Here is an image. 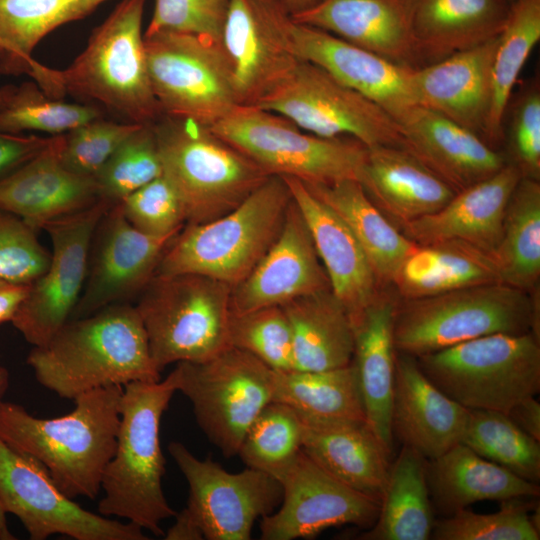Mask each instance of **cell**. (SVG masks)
<instances>
[{
	"label": "cell",
	"instance_id": "6da1fadb",
	"mask_svg": "<svg viewBox=\"0 0 540 540\" xmlns=\"http://www.w3.org/2000/svg\"><path fill=\"white\" fill-rule=\"evenodd\" d=\"M123 386L90 390L63 416L39 418L0 401V439L38 461L69 498L95 499L117 441Z\"/></svg>",
	"mask_w": 540,
	"mask_h": 540
},
{
	"label": "cell",
	"instance_id": "7a4b0ae2",
	"mask_svg": "<svg viewBox=\"0 0 540 540\" xmlns=\"http://www.w3.org/2000/svg\"><path fill=\"white\" fill-rule=\"evenodd\" d=\"M27 364L43 387L69 400L101 387L160 381L141 318L124 303L69 319L34 346Z\"/></svg>",
	"mask_w": 540,
	"mask_h": 540
},
{
	"label": "cell",
	"instance_id": "3957f363",
	"mask_svg": "<svg viewBox=\"0 0 540 540\" xmlns=\"http://www.w3.org/2000/svg\"><path fill=\"white\" fill-rule=\"evenodd\" d=\"M175 392L171 374L163 381L123 386L116 447L104 470L97 508L103 516L126 519L155 536H164L161 522L176 514L162 489L160 445L161 418Z\"/></svg>",
	"mask_w": 540,
	"mask_h": 540
},
{
	"label": "cell",
	"instance_id": "277c9868",
	"mask_svg": "<svg viewBox=\"0 0 540 540\" xmlns=\"http://www.w3.org/2000/svg\"><path fill=\"white\" fill-rule=\"evenodd\" d=\"M146 0H121L65 69H53L60 97L99 104L124 122L151 125L161 116L152 90L142 20Z\"/></svg>",
	"mask_w": 540,
	"mask_h": 540
},
{
	"label": "cell",
	"instance_id": "5b68a950",
	"mask_svg": "<svg viewBox=\"0 0 540 540\" xmlns=\"http://www.w3.org/2000/svg\"><path fill=\"white\" fill-rule=\"evenodd\" d=\"M291 201L284 179L270 176L227 214L186 224L168 244L155 275L200 274L233 288L272 246Z\"/></svg>",
	"mask_w": 540,
	"mask_h": 540
},
{
	"label": "cell",
	"instance_id": "8992f818",
	"mask_svg": "<svg viewBox=\"0 0 540 540\" xmlns=\"http://www.w3.org/2000/svg\"><path fill=\"white\" fill-rule=\"evenodd\" d=\"M504 283L477 285L417 299H399L393 326L398 353L418 357L496 334L540 338L539 299Z\"/></svg>",
	"mask_w": 540,
	"mask_h": 540
},
{
	"label": "cell",
	"instance_id": "52a82bcc",
	"mask_svg": "<svg viewBox=\"0 0 540 540\" xmlns=\"http://www.w3.org/2000/svg\"><path fill=\"white\" fill-rule=\"evenodd\" d=\"M153 128L162 175L178 194L187 224L227 214L270 177L210 127L162 115Z\"/></svg>",
	"mask_w": 540,
	"mask_h": 540
},
{
	"label": "cell",
	"instance_id": "ba28073f",
	"mask_svg": "<svg viewBox=\"0 0 540 540\" xmlns=\"http://www.w3.org/2000/svg\"><path fill=\"white\" fill-rule=\"evenodd\" d=\"M232 286L193 273L154 275L135 306L157 369L202 362L229 344Z\"/></svg>",
	"mask_w": 540,
	"mask_h": 540
},
{
	"label": "cell",
	"instance_id": "9c48e42d",
	"mask_svg": "<svg viewBox=\"0 0 540 540\" xmlns=\"http://www.w3.org/2000/svg\"><path fill=\"white\" fill-rule=\"evenodd\" d=\"M422 372L463 407L505 414L540 391V338L496 333L415 357Z\"/></svg>",
	"mask_w": 540,
	"mask_h": 540
},
{
	"label": "cell",
	"instance_id": "30bf717a",
	"mask_svg": "<svg viewBox=\"0 0 540 540\" xmlns=\"http://www.w3.org/2000/svg\"><path fill=\"white\" fill-rule=\"evenodd\" d=\"M210 129L268 175L305 184L359 182L367 156V147L354 138L303 132L288 118L258 106L237 105Z\"/></svg>",
	"mask_w": 540,
	"mask_h": 540
},
{
	"label": "cell",
	"instance_id": "8fae6325",
	"mask_svg": "<svg viewBox=\"0 0 540 540\" xmlns=\"http://www.w3.org/2000/svg\"><path fill=\"white\" fill-rule=\"evenodd\" d=\"M170 374L191 401L199 427L226 458L238 454L247 429L273 400L274 370L233 346L202 362H178Z\"/></svg>",
	"mask_w": 540,
	"mask_h": 540
},
{
	"label": "cell",
	"instance_id": "7c38bea8",
	"mask_svg": "<svg viewBox=\"0 0 540 540\" xmlns=\"http://www.w3.org/2000/svg\"><path fill=\"white\" fill-rule=\"evenodd\" d=\"M144 42L150 82L162 115L211 127L238 105L220 42L171 31L144 35Z\"/></svg>",
	"mask_w": 540,
	"mask_h": 540
},
{
	"label": "cell",
	"instance_id": "4fadbf2b",
	"mask_svg": "<svg viewBox=\"0 0 540 540\" xmlns=\"http://www.w3.org/2000/svg\"><path fill=\"white\" fill-rule=\"evenodd\" d=\"M255 106L317 136L351 137L366 147L402 145L400 125L387 111L305 60Z\"/></svg>",
	"mask_w": 540,
	"mask_h": 540
},
{
	"label": "cell",
	"instance_id": "5bb4252c",
	"mask_svg": "<svg viewBox=\"0 0 540 540\" xmlns=\"http://www.w3.org/2000/svg\"><path fill=\"white\" fill-rule=\"evenodd\" d=\"M0 501L23 524L31 540L61 534L75 540H147L131 522L90 512L66 496L32 457L0 439Z\"/></svg>",
	"mask_w": 540,
	"mask_h": 540
},
{
	"label": "cell",
	"instance_id": "9a60e30c",
	"mask_svg": "<svg viewBox=\"0 0 540 540\" xmlns=\"http://www.w3.org/2000/svg\"><path fill=\"white\" fill-rule=\"evenodd\" d=\"M111 206L99 199L42 228L49 234L53 248L49 266L30 284L11 320L33 346L46 344L70 319L83 291L95 230Z\"/></svg>",
	"mask_w": 540,
	"mask_h": 540
},
{
	"label": "cell",
	"instance_id": "2e32d148",
	"mask_svg": "<svg viewBox=\"0 0 540 540\" xmlns=\"http://www.w3.org/2000/svg\"><path fill=\"white\" fill-rule=\"evenodd\" d=\"M168 451L189 487L186 508L207 540H249L255 521L281 502L279 481L263 471L247 467L228 472L211 459H198L177 441L169 443Z\"/></svg>",
	"mask_w": 540,
	"mask_h": 540
},
{
	"label": "cell",
	"instance_id": "e0dca14e",
	"mask_svg": "<svg viewBox=\"0 0 540 540\" xmlns=\"http://www.w3.org/2000/svg\"><path fill=\"white\" fill-rule=\"evenodd\" d=\"M287 16L280 3L230 0L220 44L238 105H257L300 63L285 29Z\"/></svg>",
	"mask_w": 540,
	"mask_h": 540
},
{
	"label": "cell",
	"instance_id": "ac0fdd59",
	"mask_svg": "<svg viewBox=\"0 0 540 540\" xmlns=\"http://www.w3.org/2000/svg\"><path fill=\"white\" fill-rule=\"evenodd\" d=\"M282 487L277 511L261 518L262 540L313 538L345 524L371 527L380 504L334 478L301 449L276 478Z\"/></svg>",
	"mask_w": 540,
	"mask_h": 540
},
{
	"label": "cell",
	"instance_id": "d6986e66",
	"mask_svg": "<svg viewBox=\"0 0 540 540\" xmlns=\"http://www.w3.org/2000/svg\"><path fill=\"white\" fill-rule=\"evenodd\" d=\"M176 235L143 233L125 218L118 204L111 206L95 230L88 280L70 319L90 315L142 291Z\"/></svg>",
	"mask_w": 540,
	"mask_h": 540
},
{
	"label": "cell",
	"instance_id": "ffe728a7",
	"mask_svg": "<svg viewBox=\"0 0 540 540\" xmlns=\"http://www.w3.org/2000/svg\"><path fill=\"white\" fill-rule=\"evenodd\" d=\"M331 289L308 226L293 199L281 231L258 264L231 292V313L282 306Z\"/></svg>",
	"mask_w": 540,
	"mask_h": 540
},
{
	"label": "cell",
	"instance_id": "44dd1931",
	"mask_svg": "<svg viewBox=\"0 0 540 540\" xmlns=\"http://www.w3.org/2000/svg\"><path fill=\"white\" fill-rule=\"evenodd\" d=\"M285 29L301 60L321 67L374 101L396 121L415 105L410 85L413 68L393 63L324 30L294 22L289 15Z\"/></svg>",
	"mask_w": 540,
	"mask_h": 540
},
{
	"label": "cell",
	"instance_id": "7402d4cb",
	"mask_svg": "<svg viewBox=\"0 0 540 540\" xmlns=\"http://www.w3.org/2000/svg\"><path fill=\"white\" fill-rule=\"evenodd\" d=\"M397 122L401 148L455 193L492 176L509 162L476 133L425 107L411 106Z\"/></svg>",
	"mask_w": 540,
	"mask_h": 540
},
{
	"label": "cell",
	"instance_id": "603a6c76",
	"mask_svg": "<svg viewBox=\"0 0 540 540\" xmlns=\"http://www.w3.org/2000/svg\"><path fill=\"white\" fill-rule=\"evenodd\" d=\"M417 0H318L291 15L393 63L419 68L413 34Z\"/></svg>",
	"mask_w": 540,
	"mask_h": 540
},
{
	"label": "cell",
	"instance_id": "cb8c5ba5",
	"mask_svg": "<svg viewBox=\"0 0 540 540\" xmlns=\"http://www.w3.org/2000/svg\"><path fill=\"white\" fill-rule=\"evenodd\" d=\"M498 37L413 68L410 85L414 104L447 117L485 141Z\"/></svg>",
	"mask_w": 540,
	"mask_h": 540
},
{
	"label": "cell",
	"instance_id": "d4e9b609",
	"mask_svg": "<svg viewBox=\"0 0 540 540\" xmlns=\"http://www.w3.org/2000/svg\"><path fill=\"white\" fill-rule=\"evenodd\" d=\"M63 142L64 134L53 136L45 149L0 180V211L39 230L99 200L95 178L75 174L63 165Z\"/></svg>",
	"mask_w": 540,
	"mask_h": 540
},
{
	"label": "cell",
	"instance_id": "484cf974",
	"mask_svg": "<svg viewBox=\"0 0 540 540\" xmlns=\"http://www.w3.org/2000/svg\"><path fill=\"white\" fill-rule=\"evenodd\" d=\"M469 409L441 391L422 372L416 358L397 352L392 432L426 460L461 442Z\"/></svg>",
	"mask_w": 540,
	"mask_h": 540
},
{
	"label": "cell",
	"instance_id": "4316f807",
	"mask_svg": "<svg viewBox=\"0 0 540 540\" xmlns=\"http://www.w3.org/2000/svg\"><path fill=\"white\" fill-rule=\"evenodd\" d=\"M521 178L518 168L508 162L492 176L455 193L438 211L400 230L419 246L460 240L492 254L501 239L508 201Z\"/></svg>",
	"mask_w": 540,
	"mask_h": 540
},
{
	"label": "cell",
	"instance_id": "83f0119b",
	"mask_svg": "<svg viewBox=\"0 0 540 540\" xmlns=\"http://www.w3.org/2000/svg\"><path fill=\"white\" fill-rule=\"evenodd\" d=\"M382 288L361 312L351 317L354 331L353 363L364 407L365 421L392 454V404L397 351L393 326L399 296Z\"/></svg>",
	"mask_w": 540,
	"mask_h": 540
},
{
	"label": "cell",
	"instance_id": "f1b7e54d",
	"mask_svg": "<svg viewBox=\"0 0 540 540\" xmlns=\"http://www.w3.org/2000/svg\"><path fill=\"white\" fill-rule=\"evenodd\" d=\"M301 212L330 288L350 318L382 289L357 239L342 218L294 177H282ZM385 288V287H384Z\"/></svg>",
	"mask_w": 540,
	"mask_h": 540
},
{
	"label": "cell",
	"instance_id": "f546056e",
	"mask_svg": "<svg viewBox=\"0 0 540 540\" xmlns=\"http://www.w3.org/2000/svg\"><path fill=\"white\" fill-rule=\"evenodd\" d=\"M359 183L399 229L438 211L455 195L442 179L397 146L367 147Z\"/></svg>",
	"mask_w": 540,
	"mask_h": 540
},
{
	"label": "cell",
	"instance_id": "4dcf8cb0",
	"mask_svg": "<svg viewBox=\"0 0 540 540\" xmlns=\"http://www.w3.org/2000/svg\"><path fill=\"white\" fill-rule=\"evenodd\" d=\"M300 419L303 452L334 478L380 504L391 453L366 421Z\"/></svg>",
	"mask_w": 540,
	"mask_h": 540
},
{
	"label": "cell",
	"instance_id": "1f68e13d",
	"mask_svg": "<svg viewBox=\"0 0 540 540\" xmlns=\"http://www.w3.org/2000/svg\"><path fill=\"white\" fill-rule=\"evenodd\" d=\"M509 7L506 0H417L413 34L419 67L496 38Z\"/></svg>",
	"mask_w": 540,
	"mask_h": 540
},
{
	"label": "cell",
	"instance_id": "d6a6232c",
	"mask_svg": "<svg viewBox=\"0 0 540 540\" xmlns=\"http://www.w3.org/2000/svg\"><path fill=\"white\" fill-rule=\"evenodd\" d=\"M431 502L449 516L484 500L537 497L540 487L458 443L426 462Z\"/></svg>",
	"mask_w": 540,
	"mask_h": 540
},
{
	"label": "cell",
	"instance_id": "836d02e7",
	"mask_svg": "<svg viewBox=\"0 0 540 540\" xmlns=\"http://www.w3.org/2000/svg\"><path fill=\"white\" fill-rule=\"evenodd\" d=\"M281 307L291 328L294 369L323 371L352 363V321L331 289L298 297Z\"/></svg>",
	"mask_w": 540,
	"mask_h": 540
},
{
	"label": "cell",
	"instance_id": "e575fe53",
	"mask_svg": "<svg viewBox=\"0 0 540 540\" xmlns=\"http://www.w3.org/2000/svg\"><path fill=\"white\" fill-rule=\"evenodd\" d=\"M305 185L347 224L380 286L391 287L402 263L417 244L382 213L357 180Z\"/></svg>",
	"mask_w": 540,
	"mask_h": 540
},
{
	"label": "cell",
	"instance_id": "d590c367",
	"mask_svg": "<svg viewBox=\"0 0 540 540\" xmlns=\"http://www.w3.org/2000/svg\"><path fill=\"white\" fill-rule=\"evenodd\" d=\"M501 283L492 254L460 240L417 247L399 268L392 287L400 299Z\"/></svg>",
	"mask_w": 540,
	"mask_h": 540
},
{
	"label": "cell",
	"instance_id": "8d00e7d4",
	"mask_svg": "<svg viewBox=\"0 0 540 540\" xmlns=\"http://www.w3.org/2000/svg\"><path fill=\"white\" fill-rule=\"evenodd\" d=\"M427 460L403 445L390 465L379 512L364 540H427L434 526Z\"/></svg>",
	"mask_w": 540,
	"mask_h": 540
},
{
	"label": "cell",
	"instance_id": "74e56055",
	"mask_svg": "<svg viewBox=\"0 0 540 540\" xmlns=\"http://www.w3.org/2000/svg\"><path fill=\"white\" fill-rule=\"evenodd\" d=\"M272 401L291 407L304 419L365 421L353 362L323 371L274 370Z\"/></svg>",
	"mask_w": 540,
	"mask_h": 540
},
{
	"label": "cell",
	"instance_id": "f35d334b",
	"mask_svg": "<svg viewBox=\"0 0 540 540\" xmlns=\"http://www.w3.org/2000/svg\"><path fill=\"white\" fill-rule=\"evenodd\" d=\"M500 282L527 293L540 277V181L522 177L508 201L501 239L492 253Z\"/></svg>",
	"mask_w": 540,
	"mask_h": 540
},
{
	"label": "cell",
	"instance_id": "ab89813d",
	"mask_svg": "<svg viewBox=\"0 0 540 540\" xmlns=\"http://www.w3.org/2000/svg\"><path fill=\"white\" fill-rule=\"evenodd\" d=\"M539 40L540 0L512 1L492 64V97L485 141L493 148L504 136V117L514 86Z\"/></svg>",
	"mask_w": 540,
	"mask_h": 540
},
{
	"label": "cell",
	"instance_id": "60d3db41",
	"mask_svg": "<svg viewBox=\"0 0 540 540\" xmlns=\"http://www.w3.org/2000/svg\"><path fill=\"white\" fill-rule=\"evenodd\" d=\"M460 443L527 481L538 484L540 480L539 441L503 412L469 410Z\"/></svg>",
	"mask_w": 540,
	"mask_h": 540
},
{
	"label": "cell",
	"instance_id": "b9f144b4",
	"mask_svg": "<svg viewBox=\"0 0 540 540\" xmlns=\"http://www.w3.org/2000/svg\"><path fill=\"white\" fill-rule=\"evenodd\" d=\"M102 108L92 103H70L47 95L36 82L8 85L0 107V132L23 134L39 131L65 134L89 121L103 117Z\"/></svg>",
	"mask_w": 540,
	"mask_h": 540
},
{
	"label": "cell",
	"instance_id": "7bdbcfd3",
	"mask_svg": "<svg viewBox=\"0 0 540 540\" xmlns=\"http://www.w3.org/2000/svg\"><path fill=\"white\" fill-rule=\"evenodd\" d=\"M108 0H0V38L32 59L39 42L56 28L90 15Z\"/></svg>",
	"mask_w": 540,
	"mask_h": 540
},
{
	"label": "cell",
	"instance_id": "ee69618b",
	"mask_svg": "<svg viewBox=\"0 0 540 540\" xmlns=\"http://www.w3.org/2000/svg\"><path fill=\"white\" fill-rule=\"evenodd\" d=\"M302 432V421L295 410L272 401L247 429L237 455L247 467L276 478L300 452Z\"/></svg>",
	"mask_w": 540,
	"mask_h": 540
},
{
	"label": "cell",
	"instance_id": "f6af8a7d",
	"mask_svg": "<svg viewBox=\"0 0 540 540\" xmlns=\"http://www.w3.org/2000/svg\"><path fill=\"white\" fill-rule=\"evenodd\" d=\"M161 175L162 165L153 124L140 125L95 177L99 199L115 205Z\"/></svg>",
	"mask_w": 540,
	"mask_h": 540
},
{
	"label": "cell",
	"instance_id": "bcb514c9",
	"mask_svg": "<svg viewBox=\"0 0 540 540\" xmlns=\"http://www.w3.org/2000/svg\"><path fill=\"white\" fill-rule=\"evenodd\" d=\"M229 344L252 354L275 371L294 369L291 328L281 306L231 313Z\"/></svg>",
	"mask_w": 540,
	"mask_h": 540
},
{
	"label": "cell",
	"instance_id": "7dc6e473",
	"mask_svg": "<svg viewBox=\"0 0 540 540\" xmlns=\"http://www.w3.org/2000/svg\"><path fill=\"white\" fill-rule=\"evenodd\" d=\"M511 499L498 512L479 514L463 509L434 522L431 539L435 540H538L526 506Z\"/></svg>",
	"mask_w": 540,
	"mask_h": 540
},
{
	"label": "cell",
	"instance_id": "c3c4849f",
	"mask_svg": "<svg viewBox=\"0 0 540 540\" xmlns=\"http://www.w3.org/2000/svg\"><path fill=\"white\" fill-rule=\"evenodd\" d=\"M140 125L100 117L64 134L63 165L71 172L95 178L108 159Z\"/></svg>",
	"mask_w": 540,
	"mask_h": 540
},
{
	"label": "cell",
	"instance_id": "681fc988",
	"mask_svg": "<svg viewBox=\"0 0 540 540\" xmlns=\"http://www.w3.org/2000/svg\"><path fill=\"white\" fill-rule=\"evenodd\" d=\"M125 218L138 230L152 236L176 235L186 216L175 189L159 176L117 203Z\"/></svg>",
	"mask_w": 540,
	"mask_h": 540
},
{
	"label": "cell",
	"instance_id": "f907efd6",
	"mask_svg": "<svg viewBox=\"0 0 540 540\" xmlns=\"http://www.w3.org/2000/svg\"><path fill=\"white\" fill-rule=\"evenodd\" d=\"M50 257L36 230L19 217L0 211V279L30 285L47 270Z\"/></svg>",
	"mask_w": 540,
	"mask_h": 540
},
{
	"label": "cell",
	"instance_id": "816d5d0a",
	"mask_svg": "<svg viewBox=\"0 0 540 540\" xmlns=\"http://www.w3.org/2000/svg\"><path fill=\"white\" fill-rule=\"evenodd\" d=\"M230 0H155L144 35L159 31L195 34L220 42Z\"/></svg>",
	"mask_w": 540,
	"mask_h": 540
},
{
	"label": "cell",
	"instance_id": "f5cc1de1",
	"mask_svg": "<svg viewBox=\"0 0 540 540\" xmlns=\"http://www.w3.org/2000/svg\"><path fill=\"white\" fill-rule=\"evenodd\" d=\"M509 151L522 177L540 181V90L529 85L516 99L509 124Z\"/></svg>",
	"mask_w": 540,
	"mask_h": 540
},
{
	"label": "cell",
	"instance_id": "db71d44e",
	"mask_svg": "<svg viewBox=\"0 0 540 540\" xmlns=\"http://www.w3.org/2000/svg\"><path fill=\"white\" fill-rule=\"evenodd\" d=\"M52 137L0 132V180L45 149Z\"/></svg>",
	"mask_w": 540,
	"mask_h": 540
},
{
	"label": "cell",
	"instance_id": "11a10c76",
	"mask_svg": "<svg viewBox=\"0 0 540 540\" xmlns=\"http://www.w3.org/2000/svg\"><path fill=\"white\" fill-rule=\"evenodd\" d=\"M507 415L525 433L540 441V403L535 396L517 402Z\"/></svg>",
	"mask_w": 540,
	"mask_h": 540
},
{
	"label": "cell",
	"instance_id": "9f6ffc18",
	"mask_svg": "<svg viewBox=\"0 0 540 540\" xmlns=\"http://www.w3.org/2000/svg\"><path fill=\"white\" fill-rule=\"evenodd\" d=\"M29 287L0 279V324L11 322Z\"/></svg>",
	"mask_w": 540,
	"mask_h": 540
},
{
	"label": "cell",
	"instance_id": "6f0895ef",
	"mask_svg": "<svg viewBox=\"0 0 540 540\" xmlns=\"http://www.w3.org/2000/svg\"><path fill=\"white\" fill-rule=\"evenodd\" d=\"M35 59L18 55L0 38V73L7 75L28 74L30 77L40 68Z\"/></svg>",
	"mask_w": 540,
	"mask_h": 540
},
{
	"label": "cell",
	"instance_id": "680465c9",
	"mask_svg": "<svg viewBox=\"0 0 540 540\" xmlns=\"http://www.w3.org/2000/svg\"><path fill=\"white\" fill-rule=\"evenodd\" d=\"M174 524L164 533L166 540H202L203 531L191 513L185 507L175 514Z\"/></svg>",
	"mask_w": 540,
	"mask_h": 540
},
{
	"label": "cell",
	"instance_id": "91938a15",
	"mask_svg": "<svg viewBox=\"0 0 540 540\" xmlns=\"http://www.w3.org/2000/svg\"><path fill=\"white\" fill-rule=\"evenodd\" d=\"M318 0H281L284 11L289 15L302 12L313 6Z\"/></svg>",
	"mask_w": 540,
	"mask_h": 540
},
{
	"label": "cell",
	"instance_id": "94428289",
	"mask_svg": "<svg viewBox=\"0 0 540 540\" xmlns=\"http://www.w3.org/2000/svg\"><path fill=\"white\" fill-rule=\"evenodd\" d=\"M6 511L0 501V540H13L15 537L10 533L6 522Z\"/></svg>",
	"mask_w": 540,
	"mask_h": 540
},
{
	"label": "cell",
	"instance_id": "6125c7cd",
	"mask_svg": "<svg viewBox=\"0 0 540 540\" xmlns=\"http://www.w3.org/2000/svg\"><path fill=\"white\" fill-rule=\"evenodd\" d=\"M8 386L9 372L4 366L0 365V401L3 400V396L5 395Z\"/></svg>",
	"mask_w": 540,
	"mask_h": 540
},
{
	"label": "cell",
	"instance_id": "be15d7a7",
	"mask_svg": "<svg viewBox=\"0 0 540 540\" xmlns=\"http://www.w3.org/2000/svg\"><path fill=\"white\" fill-rule=\"evenodd\" d=\"M8 95V85L0 88V107L4 104Z\"/></svg>",
	"mask_w": 540,
	"mask_h": 540
},
{
	"label": "cell",
	"instance_id": "e7e4bbea",
	"mask_svg": "<svg viewBox=\"0 0 540 540\" xmlns=\"http://www.w3.org/2000/svg\"><path fill=\"white\" fill-rule=\"evenodd\" d=\"M268 1L276 2V3H280V4H281V0H268Z\"/></svg>",
	"mask_w": 540,
	"mask_h": 540
},
{
	"label": "cell",
	"instance_id": "03108f58",
	"mask_svg": "<svg viewBox=\"0 0 540 540\" xmlns=\"http://www.w3.org/2000/svg\"><path fill=\"white\" fill-rule=\"evenodd\" d=\"M506 1L509 2V3H511V2L514 1V0H506Z\"/></svg>",
	"mask_w": 540,
	"mask_h": 540
}]
</instances>
